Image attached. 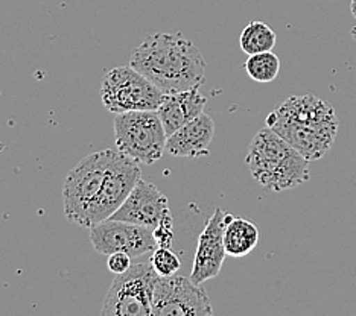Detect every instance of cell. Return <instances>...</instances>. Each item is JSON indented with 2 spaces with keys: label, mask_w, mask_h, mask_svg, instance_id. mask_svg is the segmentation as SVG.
I'll return each mask as SVG.
<instances>
[{
  "label": "cell",
  "mask_w": 356,
  "mask_h": 316,
  "mask_svg": "<svg viewBox=\"0 0 356 316\" xmlns=\"http://www.w3.org/2000/svg\"><path fill=\"white\" fill-rule=\"evenodd\" d=\"M129 66L165 94L200 88L206 81V60L181 32H157L134 49Z\"/></svg>",
  "instance_id": "cell-1"
},
{
  "label": "cell",
  "mask_w": 356,
  "mask_h": 316,
  "mask_svg": "<svg viewBox=\"0 0 356 316\" xmlns=\"http://www.w3.org/2000/svg\"><path fill=\"white\" fill-rule=\"evenodd\" d=\"M265 125L302 156L315 161L330 151L338 134L335 108L315 94L291 96L266 116Z\"/></svg>",
  "instance_id": "cell-2"
},
{
  "label": "cell",
  "mask_w": 356,
  "mask_h": 316,
  "mask_svg": "<svg viewBox=\"0 0 356 316\" xmlns=\"http://www.w3.org/2000/svg\"><path fill=\"white\" fill-rule=\"evenodd\" d=\"M245 163L256 183L271 192L296 189L311 180L309 160L266 125L250 143Z\"/></svg>",
  "instance_id": "cell-3"
},
{
  "label": "cell",
  "mask_w": 356,
  "mask_h": 316,
  "mask_svg": "<svg viewBox=\"0 0 356 316\" xmlns=\"http://www.w3.org/2000/svg\"><path fill=\"white\" fill-rule=\"evenodd\" d=\"M116 151L102 149L84 157L70 170L63 185V206L67 221L90 228L105 175Z\"/></svg>",
  "instance_id": "cell-4"
},
{
  "label": "cell",
  "mask_w": 356,
  "mask_h": 316,
  "mask_svg": "<svg viewBox=\"0 0 356 316\" xmlns=\"http://www.w3.org/2000/svg\"><path fill=\"white\" fill-rule=\"evenodd\" d=\"M115 142L128 158L154 165L166 152L168 134L157 111H129L116 115Z\"/></svg>",
  "instance_id": "cell-5"
},
{
  "label": "cell",
  "mask_w": 356,
  "mask_h": 316,
  "mask_svg": "<svg viewBox=\"0 0 356 316\" xmlns=\"http://www.w3.org/2000/svg\"><path fill=\"white\" fill-rule=\"evenodd\" d=\"M165 93L131 66L105 73L101 85L104 107L115 115L129 111H157Z\"/></svg>",
  "instance_id": "cell-6"
},
{
  "label": "cell",
  "mask_w": 356,
  "mask_h": 316,
  "mask_svg": "<svg viewBox=\"0 0 356 316\" xmlns=\"http://www.w3.org/2000/svg\"><path fill=\"white\" fill-rule=\"evenodd\" d=\"M159 274L151 263L131 265L118 274L105 295L102 316H149L152 315V292Z\"/></svg>",
  "instance_id": "cell-7"
},
{
  "label": "cell",
  "mask_w": 356,
  "mask_h": 316,
  "mask_svg": "<svg viewBox=\"0 0 356 316\" xmlns=\"http://www.w3.org/2000/svg\"><path fill=\"white\" fill-rule=\"evenodd\" d=\"M213 315L206 290L184 275L157 278L152 292V316Z\"/></svg>",
  "instance_id": "cell-8"
},
{
  "label": "cell",
  "mask_w": 356,
  "mask_h": 316,
  "mask_svg": "<svg viewBox=\"0 0 356 316\" xmlns=\"http://www.w3.org/2000/svg\"><path fill=\"white\" fill-rule=\"evenodd\" d=\"M90 242L93 248L104 256L125 253L131 257H140L152 253L159 247L154 231L148 226L111 217L90 226Z\"/></svg>",
  "instance_id": "cell-9"
},
{
  "label": "cell",
  "mask_w": 356,
  "mask_h": 316,
  "mask_svg": "<svg viewBox=\"0 0 356 316\" xmlns=\"http://www.w3.org/2000/svg\"><path fill=\"white\" fill-rule=\"evenodd\" d=\"M233 217V215L216 207L213 215L209 217L204 230L201 231L191 272V280L197 285H203L204 281L220 275L227 256L224 247V231Z\"/></svg>",
  "instance_id": "cell-10"
},
{
  "label": "cell",
  "mask_w": 356,
  "mask_h": 316,
  "mask_svg": "<svg viewBox=\"0 0 356 316\" xmlns=\"http://www.w3.org/2000/svg\"><path fill=\"white\" fill-rule=\"evenodd\" d=\"M139 165L140 163H137L133 158H128L119 151L116 152L108 167V172L105 175L99 199L96 202L92 226L111 217L113 213L124 204L128 194L131 193L137 181L142 178Z\"/></svg>",
  "instance_id": "cell-11"
},
{
  "label": "cell",
  "mask_w": 356,
  "mask_h": 316,
  "mask_svg": "<svg viewBox=\"0 0 356 316\" xmlns=\"http://www.w3.org/2000/svg\"><path fill=\"white\" fill-rule=\"evenodd\" d=\"M168 210L169 201L166 194L161 193L152 183L140 178L124 204L113 213L111 219L143 225L154 230Z\"/></svg>",
  "instance_id": "cell-12"
},
{
  "label": "cell",
  "mask_w": 356,
  "mask_h": 316,
  "mask_svg": "<svg viewBox=\"0 0 356 316\" xmlns=\"http://www.w3.org/2000/svg\"><path fill=\"white\" fill-rule=\"evenodd\" d=\"M215 137V122L206 113L168 137L166 152L174 157L198 158L207 156Z\"/></svg>",
  "instance_id": "cell-13"
},
{
  "label": "cell",
  "mask_w": 356,
  "mask_h": 316,
  "mask_svg": "<svg viewBox=\"0 0 356 316\" xmlns=\"http://www.w3.org/2000/svg\"><path fill=\"white\" fill-rule=\"evenodd\" d=\"M206 103L207 97L200 93V88L165 94L157 113L161 122H163L168 137L183 125L189 124L191 120L203 115Z\"/></svg>",
  "instance_id": "cell-14"
},
{
  "label": "cell",
  "mask_w": 356,
  "mask_h": 316,
  "mask_svg": "<svg viewBox=\"0 0 356 316\" xmlns=\"http://www.w3.org/2000/svg\"><path fill=\"white\" fill-rule=\"evenodd\" d=\"M259 233L257 226L245 217H233L225 226L224 247L230 257H245L257 247Z\"/></svg>",
  "instance_id": "cell-15"
},
{
  "label": "cell",
  "mask_w": 356,
  "mask_h": 316,
  "mask_svg": "<svg viewBox=\"0 0 356 316\" xmlns=\"http://www.w3.org/2000/svg\"><path fill=\"white\" fill-rule=\"evenodd\" d=\"M277 43V35L268 24L264 22L248 23L241 32L239 46L247 55L270 52Z\"/></svg>",
  "instance_id": "cell-16"
},
{
  "label": "cell",
  "mask_w": 356,
  "mask_h": 316,
  "mask_svg": "<svg viewBox=\"0 0 356 316\" xmlns=\"http://www.w3.org/2000/svg\"><path fill=\"white\" fill-rule=\"evenodd\" d=\"M244 67L248 76L256 81V83L268 84L273 83L279 75L280 60L276 53H273V51L254 53L248 55V60L245 61Z\"/></svg>",
  "instance_id": "cell-17"
},
{
  "label": "cell",
  "mask_w": 356,
  "mask_h": 316,
  "mask_svg": "<svg viewBox=\"0 0 356 316\" xmlns=\"http://www.w3.org/2000/svg\"><path fill=\"white\" fill-rule=\"evenodd\" d=\"M149 263L160 277H171V275H175L180 271L181 267V262L178 256L171 248L165 247H157L152 251Z\"/></svg>",
  "instance_id": "cell-18"
},
{
  "label": "cell",
  "mask_w": 356,
  "mask_h": 316,
  "mask_svg": "<svg viewBox=\"0 0 356 316\" xmlns=\"http://www.w3.org/2000/svg\"><path fill=\"white\" fill-rule=\"evenodd\" d=\"M154 231V238L157 240L159 247H165V248H171L172 242H174V217L171 210L161 216L160 222L157 224Z\"/></svg>",
  "instance_id": "cell-19"
},
{
  "label": "cell",
  "mask_w": 356,
  "mask_h": 316,
  "mask_svg": "<svg viewBox=\"0 0 356 316\" xmlns=\"http://www.w3.org/2000/svg\"><path fill=\"white\" fill-rule=\"evenodd\" d=\"M131 258H133L131 256H128L125 253H113V254H110L108 258H107L108 271L113 272L115 275L128 271L133 265Z\"/></svg>",
  "instance_id": "cell-20"
},
{
  "label": "cell",
  "mask_w": 356,
  "mask_h": 316,
  "mask_svg": "<svg viewBox=\"0 0 356 316\" xmlns=\"http://www.w3.org/2000/svg\"><path fill=\"white\" fill-rule=\"evenodd\" d=\"M350 11H352V15L356 19V0H352V5H350Z\"/></svg>",
  "instance_id": "cell-21"
}]
</instances>
